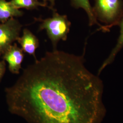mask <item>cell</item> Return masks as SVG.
<instances>
[{
    "label": "cell",
    "instance_id": "1",
    "mask_svg": "<svg viewBox=\"0 0 123 123\" xmlns=\"http://www.w3.org/2000/svg\"><path fill=\"white\" fill-rule=\"evenodd\" d=\"M84 55L57 49L26 67L6 88L9 111L28 123H101L104 85Z\"/></svg>",
    "mask_w": 123,
    "mask_h": 123
},
{
    "label": "cell",
    "instance_id": "2",
    "mask_svg": "<svg viewBox=\"0 0 123 123\" xmlns=\"http://www.w3.org/2000/svg\"><path fill=\"white\" fill-rule=\"evenodd\" d=\"M92 7L98 21L104 24L107 31L119 25L123 17V0H94Z\"/></svg>",
    "mask_w": 123,
    "mask_h": 123
},
{
    "label": "cell",
    "instance_id": "3",
    "mask_svg": "<svg viewBox=\"0 0 123 123\" xmlns=\"http://www.w3.org/2000/svg\"><path fill=\"white\" fill-rule=\"evenodd\" d=\"M51 18L43 19L35 18L41 22L39 31L45 30L49 39L53 44V50H56L57 43L60 40L66 41L70 28V22L66 15H62L53 11Z\"/></svg>",
    "mask_w": 123,
    "mask_h": 123
},
{
    "label": "cell",
    "instance_id": "4",
    "mask_svg": "<svg viewBox=\"0 0 123 123\" xmlns=\"http://www.w3.org/2000/svg\"><path fill=\"white\" fill-rule=\"evenodd\" d=\"M22 28V24L14 18L0 24V56L17 41Z\"/></svg>",
    "mask_w": 123,
    "mask_h": 123
},
{
    "label": "cell",
    "instance_id": "5",
    "mask_svg": "<svg viewBox=\"0 0 123 123\" xmlns=\"http://www.w3.org/2000/svg\"><path fill=\"white\" fill-rule=\"evenodd\" d=\"M2 56L3 60L7 62L10 71L13 74H19L24 57L22 49L20 48L16 43H14Z\"/></svg>",
    "mask_w": 123,
    "mask_h": 123
},
{
    "label": "cell",
    "instance_id": "6",
    "mask_svg": "<svg viewBox=\"0 0 123 123\" xmlns=\"http://www.w3.org/2000/svg\"><path fill=\"white\" fill-rule=\"evenodd\" d=\"M17 41L24 52L33 56L37 60L36 50L39 46V42L36 36L29 30L25 28L23 30L22 35L19 37Z\"/></svg>",
    "mask_w": 123,
    "mask_h": 123
},
{
    "label": "cell",
    "instance_id": "7",
    "mask_svg": "<svg viewBox=\"0 0 123 123\" xmlns=\"http://www.w3.org/2000/svg\"><path fill=\"white\" fill-rule=\"evenodd\" d=\"M71 6L76 9L82 8L87 13L88 18L89 25L92 26L96 25L99 28L98 31L107 32L104 26L97 21L93 12L92 6L90 3L89 0H70Z\"/></svg>",
    "mask_w": 123,
    "mask_h": 123
},
{
    "label": "cell",
    "instance_id": "8",
    "mask_svg": "<svg viewBox=\"0 0 123 123\" xmlns=\"http://www.w3.org/2000/svg\"><path fill=\"white\" fill-rule=\"evenodd\" d=\"M119 34L118 38L117 43L112 49L110 55L103 62L101 67L98 70V74H100L104 69L110 65L113 62L118 53L123 49V17L119 24Z\"/></svg>",
    "mask_w": 123,
    "mask_h": 123
},
{
    "label": "cell",
    "instance_id": "9",
    "mask_svg": "<svg viewBox=\"0 0 123 123\" xmlns=\"http://www.w3.org/2000/svg\"><path fill=\"white\" fill-rule=\"evenodd\" d=\"M23 12L15 8L10 1L0 0V22L3 23L11 18L22 17Z\"/></svg>",
    "mask_w": 123,
    "mask_h": 123
},
{
    "label": "cell",
    "instance_id": "10",
    "mask_svg": "<svg viewBox=\"0 0 123 123\" xmlns=\"http://www.w3.org/2000/svg\"><path fill=\"white\" fill-rule=\"evenodd\" d=\"M10 2L13 6L18 9L24 8L32 10L37 9L38 7H47L50 9L51 7L48 4L41 2L38 0H11Z\"/></svg>",
    "mask_w": 123,
    "mask_h": 123
},
{
    "label": "cell",
    "instance_id": "11",
    "mask_svg": "<svg viewBox=\"0 0 123 123\" xmlns=\"http://www.w3.org/2000/svg\"><path fill=\"white\" fill-rule=\"evenodd\" d=\"M6 70V63L4 60L0 61V82L2 79Z\"/></svg>",
    "mask_w": 123,
    "mask_h": 123
},
{
    "label": "cell",
    "instance_id": "12",
    "mask_svg": "<svg viewBox=\"0 0 123 123\" xmlns=\"http://www.w3.org/2000/svg\"><path fill=\"white\" fill-rule=\"evenodd\" d=\"M48 1L50 2V7L51 8V10H52L53 11L55 9L53 8V7L55 5V0H43V2L46 4H48Z\"/></svg>",
    "mask_w": 123,
    "mask_h": 123
}]
</instances>
